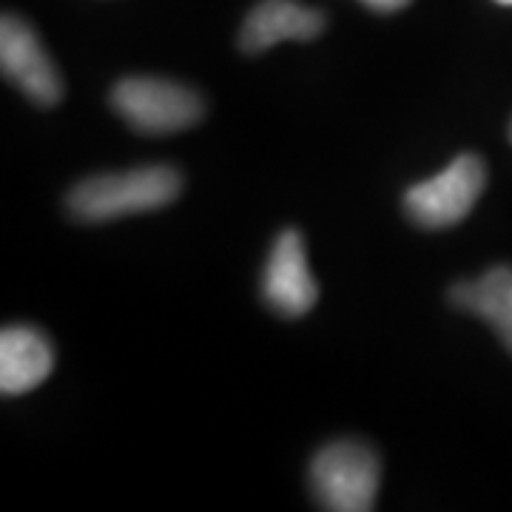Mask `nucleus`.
<instances>
[{"label": "nucleus", "instance_id": "nucleus-12", "mask_svg": "<svg viewBox=\"0 0 512 512\" xmlns=\"http://www.w3.org/2000/svg\"><path fill=\"white\" fill-rule=\"evenodd\" d=\"M510 137H512V128H510Z\"/></svg>", "mask_w": 512, "mask_h": 512}, {"label": "nucleus", "instance_id": "nucleus-3", "mask_svg": "<svg viewBox=\"0 0 512 512\" xmlns=\"http://www.w3.org/2000/svg\"><path fill=\"white\" fill-rule=\"evenodd\" d=\"M311 490L322 510H373L379 493V456L362 441H333L313 456Z\"/></svg>", "mask_w": 512, "mask_h": 512}, {"label": "nucleus", "instance_id": "nucleus-9", "mask_svg": "<svg viewBox=\"0 0 512 512\" xmlns=\"http://www.w3.org/2000/svg\"><path fill=\"white\" fill-rule=\"evenodd\" d=\"M450 302L484 319L512 353V268H490L476 282H458L450 288Z\"/></svg>", "mask_w": 512, "mask_h": 512}, {"label": "nucleus", "instance_id": "nucleus-6", "mask_svg": "<svg viewBox=\"0 0 512 512\" xmlns=\"http://www.w3.org/2000/svg\"><path fill=\"white\" fill-rule=\"evenodd\" d=\"M262 296L268 308L285 319L305 316L319 299V288L305 256V242L293 228H285L276 237L274 248L268 254L265 274H262Z\"/></svg>", "mask_w": 512, "mask_h": 512}, {"label": "nucleus", "instance_id": "nucleus-2", "mask_svg": "<svg viewBox=\"0 0 512 512\" xmlns=\"http://www.w3.org/2000/svg\"><path fill=\"white\" fill-rule=\"evenodd\" d=\"M111 106L128 126L148 137H165L200 123L202 97L163 77H126L111 89Z\"/></svg>", "mask_w": 512, "mask_h": 512}, {"label": "nucleus", "instance_id": "nucleus-5", "mask_svg": "<svg viewBox=\"0 0 512 512\" xmlns=\"http://www.w3.org/2000/svg\"><path fill=\"white\" fill-rule=\"evenodd\" d=\"M0 66L3 74L37 106H57L63 80L52 57L46 55L35 29L18 15H3L0 23Z\"/></svg>", "mask_w": 512, "mask_h": 512}, {"label": "nucleus", "instance_id": "nucleus-4", "mask_svg": "<svg viewBox=\"0 0 512 512\" xmlns=\"http://www.w3.org/2000/svg\"><path fill=\"white\" fill-rule=\"evenodd\" d=\"M487 185V168L476 154H461L441 174L416 183L404 194V211L419 228L441 231L453 228L481 197Z\"/></svg>", "mask_w": 512, "mask_h": 512}, {"label": "nucleus", "instance_id": "nucleus-11", "mask_svg": "<svg viewBox=\"0 0 512 512\" xmlns=\"http://www.w3.org/2000/svg\"><path fill=\"white\" fill-rule=\"evenodd\" d=\"M495 3H504V6H512V0H495Z\"/></svg>", "mask_w": 512, "mask_h": 512}, {"label": "nucleus", "instance_id": "nucleus-1", "mask_svg": "<svg viewBox=\"0 0 512 512\" xmlns=\"http://www.w3.org/2000/svg\"><path fill=\"white\" fill-rule=\"evenodd\" d=\"M183 177L171 165H143L114 174H97L77 183L69 211L80 222H111L131 214L160 211L177 200Z\"/></svg>", "mask_w": 512, "mask_h": 512}, {"label": "nucleus", "instance_id": "nucleus-8", "mask_svg": "<svg viewBox=\"0 0 512 512\" xmlns=\"http://www.w3.org/2000/svg\"><path fill=\"white\" fill-rule=\"evenodd\" d=\"M55 367L52 342L29 325H12L0 333V393L20 396L49 379Z\"/></svg>", "mask_w": 512, "mask_h": 512}, {"label": "nucleus", "instance_id": "nucleus-10", "mask_svg": "<svg viewBox=\"0 0 512 512\" xmlns=\"http://www.w3.org/2000/svg\"><path fill=\"white\" fill-rule=\"evenodd\" d=\"M367 9H373V12H384V15H390V12H399L404 9L410 0H362Z\"/></svg>", "mask_w": 512, "mask_h": 512}, {"label": "nucleus", "instance_id": "nucleus-7", "mask_svg": "<svg viewBox=\"0 0 512 512\" xmlns=\"http://www.w3.org/2000/svg\"><path fill=\"white\" fill-rule=\"evenodd\" d=\"M325 15L296 0H262L245 18L239 46L245 52H268L282 40H313L325 32Z\"/></svg>", "mask_w": 512, "mask_h": 512}]
</instances>
